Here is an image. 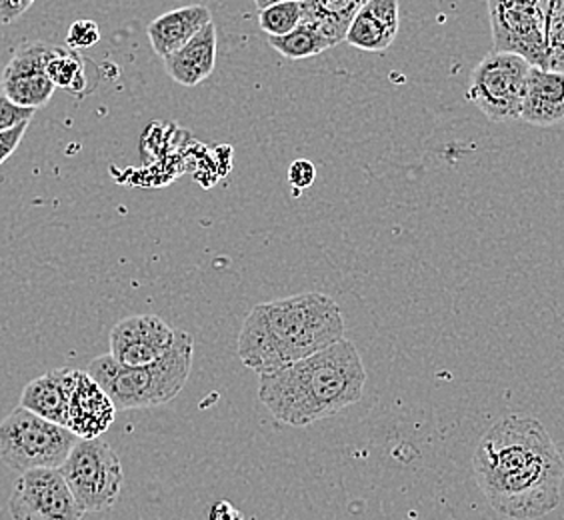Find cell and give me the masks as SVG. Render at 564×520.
I'll return each instance as SVG.
<instances>
[{
	"instance_id": "6da1fadb",
	"label": "cell",
	"mask_w": 564,
	"mask_h": 520,
	"mask_svg": "<svg viewBox=\"0 0 564 520\" xmlns=\"http://www.w3.org/2000/svg\"><path fill=\"white\" fill-rule=\"evenodd\" d=\"M475 478L490 507L512 520L541 519L561 502L564 461L543 424L505 416L480 438Z\"/></svg>"
},
{
	"instance_id": "7a4b0ae2",
	"label": "cell",
	"mask_w": 564,
	"mask_h": 520,
	"mask_svg": "<svg viewBox=\"0 0 564 520\" xmlns=\"http://www.w3.org/2000/svg\"><path fill=\"white\" fill-rule=\"evenodd\" d=\"M345 338L338 304L323 293H303L257 304L240 328L239 355L259 377L289 367Z\"/></svg>"
},
{
	"instance_id": "3957f363",
	"label": "cell",
	"mask_w": 564,
	"mask_h": 520,
	"mask_svg": "<svg viewBox=\"0 0 564 520\" xmlns=\"http://www.w3.org/2000/svg\"><path fill=\"white\" fill-rule=\"evenodd\" d=\"M367 369L347 338L289 367L262 375L259 399L279 423L304 429L362 399Z\"/></svg>"
},
{
	"instance_id": "277c9868",
	"label": "cell",
	"mask_w": 564,
	"mask_h": 520,
	"mask_svg": "<svg viewBox=\"0 0 564 520\" xmlns=\"http://www.w3.org/2000/svg\"><path fill=\"white\" fill-rule=\"evenodd\" d=\"M193 336L176 331L174 347L161 360L147 367H124L110 355H100L87 372L115 402L117 411L161 407L185 389L193 369Z\"/></svg>"
},
{
	"instance_id": "5b68a950",
	"label": "cell",
	"mask_w": 564,
	"mask_h": 520,
	"mask_svg": "<svg viewBox=\"0 0 564 520\" xmlns=\"http://www.w3.org/2000/svg\"><path fill=\"white\" fill-rule=\"evenodd\" d=\"M78 438L66 426L51 423L21 404L0 423V461L17 473L61 468Z\"/></svg>"
},
{
	"instance_id": "8992f818",
	"label": "cell",
	"mask_w": 564,
	"mask_h": 520,
	"mask_svg": "<svg viewBox=\"0 0 564 520\" xmlns=\"http://www.w3.org/2000/svg\"><path fill=\"white\" fill-rule=\"evenodd\" d=\"M58 470L85 512H102L117 505L124 485V473L119 455L100 436L78 438Z\"/></svg>"
},
{
	"instance_id": "52a82bcc",
	"label": "cell",
	"mask_w": 564,
	"mask_h": 520,
	"mask_svg": "<svg viewBox=\"0 0 564 520\" xmlns=\"http://www.w3.org/2000/svg\"><path fill=\"white\" fill-rule=\"evenodd\" d=\"M529 73L521 56L490 51L470 73L467 98L492 122L519 120Z\"/></svg>"
},
{
	"instance_id": "ba28073f",
	"label": "cell",
	"mask_w": 564,
	"mask_h": 520,
	"mask_svg": "<svg viewBox=\"0 0 564 520\" xmlns=\"http://www.w3.org/2000/svg\"><path fill=\"white\" fill-rule=\"evenodd\" d=\"M492 51L521 56L531 66L549 68L543 17L532 0H487Z\"/></svg>"
},
{
	"instance_id": "9c48e42d",
	"label": "cell",
	"mask_w": 564,
	"mask_h": 520,
	"mask_svg": "<svg viewBox=\"0 0 564 520\" xmlns=\"http://www.w3.org/2000/svg\"><path fill=\"white\" fill-rule=\"evenodd\" d=\"M12 520H80L85 510L76 502L58 468L22 473L9 499Z\"/></svg>"
},
{
	"instance_id": "30bf717a",
	"label": "cell",
	"mask_w": 564,
	"mask_h": 520,
	"mask_svg": "<svg viewBox=\"0 0 564 520\" xmlns=\"http://www.w3.org/2000/svg\"><path fill=\"white\" fill-rule=\"evenodd\" d=\"M176 328L161 316H129L112 326L109 355L124 367H147L171 353Z\"/></svg>"
},
{
	"instance_id": "8fae6325",
	"label": "cell",
	"mask_w": 564,
	"mask_h": 520,
	"mask_svg": "<svg viewBox=\"0 0 564 520\" xmlns=\"http://www.w3.org/2000/svg\"><path fill=\"white\" fill-rule=\"evenodd\" d=\"M53 48L55 46L44 43L22 46L2 71V95L22 109L36 110L48 105L56 90L53 80L46 75Z\"/></svg>"
},
{
	"instance_id": "7c38bea8",
	"label": "cell",
	"mask_w": 564,
	"mask_h": 520,
	"mask_svg": "<svg viewBox=\"0 0 564 520\" xmlns=\"http://www.w3.org/2000/svg\"><path fill=\"white\" fill-rule=\"evenodd\" d=\"M115 416L117 407L110 401L109 394L88 372L78 370L68 404L66 429L76 438H98L100 434L109 431L110 424L115 423Z\"/></svg>"
},
{
	"instance_id": "4fadbf2b",
	"label": "cell",
	"mask_w": 564,
	"mask_h": 520,
	"mask_svg": "<svg viewBox=\"0 0 564 520\" xmlns=\"http://www.w3.org/2000/svg\"><path fill=\"white\" fill-rule=\"evenodd\" d=\"M401 26L399 0H369L348 26L345 43L365 53H384Z\"/></svg>"
},
{
	"instance_id": "5bb4252c",
	"label": "cell",
	"mask_w": 564,
	"mask_h": 520,
	"mask_svg": "<svg viewBox=\"0 0 564 520\" xmlns=\"http://www.w3.org/2000/svg\"><path fill=\"white\" fill-rule=\"evenodd\" d=\"M76 377H78V370L75 369L51 370L43 377L31 380L22 389L19 404L22 409L34 412L51 423L66 426L68 404L75 389Z\"/></svg>"
},
{
	"instance_id": "9a60e30c",
	"label": "cell",
	"mask_w": 564,
	"mask_h": 520,
	"mask_svg": "<svg viewBox=\"0 0 564 520\" xmlns=\"http://www.w3.org/2000/svg\"><path fill=\"white\" fill-rule=\"evenodd\" d=\"M521 120L534 127H554L564 122V73L531 66Z\"/></svg>"
},
{
	"instance_id": "2e32d148",
	"label": "cell",
	"mask_w": 564,
	"mask_h": 520,
	"mask_svg": "<svg viewBox=\"0 0 564 520\" xmlns=\"http://www.w3.org/2000/svg\"><path fill=\"white\" fill-rule=\"evenodd\" d=\"M217 26L208 22L188 43L174 55L164 58L166 75L181 87L193 88L207 80L217 66Z\"/></svg>"
},
{
	"instance_id": "e0dca14e",
	"label": "cell",
	"mask_w": 564,
	"mask_h": 520,
	"mask_svg": "<svg viewBox=\"0 0 564 520\" xmlns=\"http://www.w3.org/2000/svg\"><path fill=\"white\" fill-rule=\"evenodd\" d=\"M208 22H213V14L203 4L181 7L174 11L164 12L149 24V41H151L154 55L166 58L181 51L196 33H200Z\"/></svg>"
},
{
	"instance_id": "ac0fdd59",
	"label": "cell",
	"mask_w": 564,
	"mask_h": 520,
	"mask_svg": "<svg viewBox=\"0 0 564 520\" xmlns=\"http://www.w3.org/2000/svg\"><path fill=\"white\" fill-rule=\"evenodd\" d=\"M369 0H304V21L315 22L333 46L345 43L348 26Z\"/></svg>"
},
{
	"instance_id": "d6986e66",
	"label": "cell",
	"mask_w": 564,
	"mask_h": 520,
	"mask_svg": "<svg viewBox=\"0 0 564 520\" xmlns=\"http://www.w3.org/2000/svg\"><path fill=\"white\" fill-rule=\"evenodd\" d=\"M269 44L276 53L291 58V61H303L311 56L323 55L328 48H333V43L328 36L323 33V29L315 22L303 21L293 33L284 36H269Z\"/></svg>"
},
{
	"instance_id": "ffe728a7",
	"label": "cell",
	"mask_w": 564,
	"mask_h": 520,
	"mask_svg": "<svg viewBox=\"0 0 564 520\" xmlns=\"http://www.w3.org/2000/svg\"><path fill=\"white\" fill-rule=\"evenodd\" d=\"M46 75L56 88H65L68 93H83L87 88L85 61L73 48L55 46L46 65Z\"/></svg>"
},
{
	"instance_id": "44dd1931",
	"label": "cell",
	"mask_w": 564,
	"mask_h": 520,
	"mask_svg": "<svg viewBox=\"0 0 564 520\" xmlns=\"http://www.w3.org/2000/svg\"><path fill=\"white\" fill-rule=\"evenodd\" d=\"M304 21V0L282 2L259 11V24L267 36H284Z\"/></svg>"
},
{
	"instance_id": "7402d4cb",
	"label": "cell",
	"mask_w": 564,
	"mask_h": 520,
	"mask_svg": "<svg viewBox=\"0 0 564 520\" xmlns=\"http://www.w3.org/2000/svg\"><path fill=\"white\" fill-rule=\"evenodd\" d=\"M100 41V29L95 21H76L70 24L66 34V44L73 51L90 48Z\"/></svg>"
},
{
	"instance_id": "603a6c76",
	"label": "cell",
	"mask_w": 564,
	"mask_h": 520,
	"mask_svg": "<svg viewBox=\"0 0 564 520\" xmlns=\"http://www.w3.org/2000/svg\"><path fill=\"white\" fill-rule=\"evenodd\" d=\"M34 110L22 109L19 105L11 102L4 95H0V132L21 127L24 122H31Z\"/></svg>"
},
{
	"instance_id": "cb8c5ba5",
	"label": "cell",
	"mask_w": 564,
	"mask_h": 520,
	"mask_svg": "<svg viewBox=\"0 0 564 520\" xmlns=\"http://www.w3.org/2000/svg\"><path fill=\"white\" fill-rule=\"evenodd\" d=\"M315 178V164L311 163V161H306V159L294 161V163L291 164V169H289V183H291L293 188H296L299 193L313 185Z\"/></svg>"
},
{
	"instance_id": "d4e9b609",
	"label": "cell",
	"mask_w": 564,
	"mask_h": 520,
	"mask_svg": "<svg viewBox=\"0 0 564 520\" xmlns=\"http://www.w3.org/2000/svg\"><path fill=\"white\" fill-rule=\"evenodd\" d=\"M29 124L31 122H24L21 127H14V129L0 132V164L7 163L12 154H14V151L19 149V144L24 139V132L29 129Z\"/></svg>"
},
{
	"instance_id": "484cf974",
	"label": "cell",
	"mask_w": 564,
	"mask_h": 520,
	"mask_svg": "<svg viewBox=\"0 0 564 520\" xmlns=\"http://www.w3.org/2000/svg\"><path fill=\"white\" fill-rule=\"evenodd\" d=\"M549 44V68L556 73H564V22L549 34L546 39Z\"/></svg>"
},
{
	"instance_id": "4316f807",
	"label": "cell",
	"mask_w": 564,
	"mask_h": 520,
	"mask_svg": "<svg viewBox=\"0 0 564 520\" xmlns=\"http://www.w3.org/2000/svg\"><path fill=\"white\" fill-rule=\"evenodd\" d=\"M208 520H245V517L228 500H218L208 512Z\"/></svg>"
},
{
	"instance_id": "83f0119b",
	"label": "cell",
	"mask_w": 564,
	"mask_h": 520,
	"mask_svg": "<svg viewBox=\"0 0 564 520\" xmlns=\"http://www.w3.org/2000/svg\"><path fill=\"white\" fill-rule=\"evenodd\" d=\"M282 2H293V0H254V4H257L259 11H264V9L274 7V4H282Z\"/></svg>"
},
{
	"instance_id": "f1b7e54d",
	"label": "cell",
	"mask_w": 564,
	"mask_h": 520,
	"mask_svg": "<svg viewBox=\"0 0 564 520\" xmlns=\"http://www.w3.org/2000/svg\"><path fill=\"white\" fill-rule=\"evenodd\" d=\"M19 2H21L22 9H24V11H29V9L33 7L34 0H19Z\"/></svg>"
}]
</instances>
